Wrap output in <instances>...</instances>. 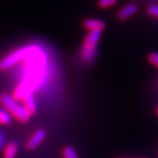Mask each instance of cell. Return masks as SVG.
Returning <instances> with one entry per match:
<instances>
[{"label": "cell", "instance_id": "6da1fadb", "mask_svg": "<svg viewBox=\"0 0 158 158\" xmlns=\"http://www.w3.org/2000/svg\"><path fill=\"white\" fill-rule=\"evenodd\" d=\"M0 104L10 116L15 118L20 123H27L31 119V115L27 112L22 103L15 100L10 94L5 93L0 94Z\"/></svg>", "mask_w": 158, "mask_h": 158}, {"label": "cell", "instance_id": "7a4b0ae2", "mask_svg": "<svg viewBox=\"0 0 158 158\" xmlns=\"http://www.w3.org/2000/svg\"><path fill=\"white\" fill-rule=\"evenodd\" d=\"M101 36V31H89L81 49V57L84 62L91 63L97 55V44Z\"/></svg>", "mask_w": 158, "mask_h": 158}, {"label": "cell", "instance_id": "3957f363", "mask_svg": "<svg viewBox=\"0 0 158 158\" xmlns=\"http://www.w3.org/2000/svg\"><path fill=\"white\" fill-rule=\"evenodd\" d=\"M32 48L33 46L20 48L5 56L2 60H0V72H5L10 69L14 65H16L21 61H24L28 57V55L31 52Z\"/></svg>", "mask_w": 158, "mask_h": 158}, {"label": "cell", "instance_id": "277c9868", "mask_svg": "<svg viewBox=\"0 0 158 158\" xmlns=\"http://www.w3.org/2000/svg\"><path fill=\"white\" fill-rule=\"evenodd\" d=\"M46 135H47V133L44 130L40 129V130L35 131L26 141V143H25L26 149L28 151H33L36 148H38V147L41 145V143L45 140V138H46Z\"/></svg>", "mask_w": 158, "mask_h": 158}, {"label": "cell", "instance_id": "5b68a950", "mask_svg": "<svg viewBox=\"0 0 158 158\" xmlns=\"http://www.w3.org/2000/svg\"><path fill=\"white\" fill-rule=\"evenodd\" d=\"M138 10V6L134 3H131L121 9L118 13V18L120 20H127L131 17Z\"/></svg>", "mask_w": 158, "mask_h": 158}, {"label": "cell", "instance_id": "8992f818", "mask_svg": "<svg viewBox=\"0 0 158 158\" xmlns=\"http://www.w3.org/2000/svg\"><path fill=\"white\" fill-rule=\"evenodd\" d=\"M84 27L89 31H102L106 25L102 20L99 19H87L84 21Z\"/></svg>", "mask_w": 158, "mask_h": 158}, {"label": "cell", "instance_id": "52a82bcc", "mask_svg": "<svg viewBox=\"0 0 158 158\" xmlns=\"http://www.w3.org/2000/svg\"><path fill=\"white\" fill-rule=\"evenodd\" d=\"M22 105L25 108V110H27L28 114L31 116L36 112V103L35 97H33V94H31L29 95H27L23 100H22Z\"/></svg>", "mask_w": 158, "mask_h": 158}, {"label": "cell", "instance_id": "ba28073f", "mask_svg": "<svg viewBox=\"0 0 158 158\" xmlns=\"http://www.w3.org/2000/svg\"><path fill=\"white\" fill-rule=\"evenodd\" d=\"M18 153V146L15 142H9L5 145L2 155L3 158H15Z\"/></svg>", "mask_w": 158, "mask_h": 158}, {"label": "cell", "instance_id": "9c48e42d", "mask_svg": "<svg viewBox=\"0 0 158 158\" xmlns=\"http://www.w3.org/2000/svg\"><path fill=\"white\" fill-rule=\"evenodd\" d=\"M10 123H12V116L4 109H0V125L7 126L10 125Z\"/></svg>", "mask_w": 158, "mask_h": 158}, {"label": "cell", "instance_id": "30bf717a", "mask_svg": "<svg viewBox=\"0 0 158 158\" xmlns=\"http://www.w3.org/2000/svg\"><path fill=\"white\" fill-rule=\"evenodd\" d=\"M62 156L63 158H78L75 150L72 147H65L62 151Z\"/></svg>", "mask_w": 158, "mask_h": 158}, {"label": "cell", "instance_id": "8fae6325", "mask_svg": "<svg viewBox=\"0 0 158 158\" xmlns=\"http://www.w3.org/2000/svg\"><path fill=\"white\" fill-rule=\"evenodd\" d=\"M118 0H98V6L102 9H107L112 5L116 4Z\"/></svg>", "mask_w": 158, "mask_h": 158}, {"label": "cell", "instance_id": "7c38bea8", "mask_svg": "<svg viewBox=\"0 0 158 158\" xmlns=\"http://www.w3.org/2000/svg\"><path fill=\"white\" fill-rule=\"evenodd\" d=\"M147 12H148L149 15L157 18L158 19V6L157 5H151L147 9Z\"/></svg>", "mask_w": 158, "mask_h": 158}, {"label": "cell", "instance_id": "4fadbf2b", "mask_svg": "<svg viewBox=\"0 0 158 158\" xmlns=\"http://www.w3.org/2000/svg\"><path fill=\"white\" fill-rule=\"evenodd\" d=\"M148 59H149V61L152 65H154L155 67L158 68V53L157 52H152V53H150L149 56H148Z\"/></svg>", "mask_w": 158, "mask_h": 158}, {"label": "cell", "instance_id": "5bb4252c", "mask_svg": "<svg viewBox=\"0 0 158 158\" xmlns=\"http://www.w3.org/2000/svg\"><path fill=\"white\" fill-rule=\"evenodd\" d=\"M1 144H2V138L0 136V147H1Z\"/></svg>", "mask_w": 158, "mask_h": 158}, {"label": "cell", "instance_id": "9a60e30c", "mask_svg": "<svg viewBox=\"0 0 158 158\" xmlns=\"http://www.w3.org/2000/svg\"><path fill=\"white\" fill-rule=\"evenodd\" d=\"M156 114H157V115H158V107H157V109H156Z\"/></svg>", "mask_w": 158, "mask_h": 158}, {"label": "cell", "instance_id": "2e32d148", "mask_svg": "<svg viewBox=\"0 0 158 158\" xmlns=\"http://www.w3.org/2000/svg\"><path fill=\"white\" fill-rule=\"evenodd\" d=\"M118 158H131V157H118Z\"/></svg>", "mask_w": 158, "mask_h": 158}, {"label": "cell", "instance_id": "e0dca14e", "mask_svg": "<svg viewBox=\"0 0 158 158\" xmlns=\"http://www.w3.org/2000/svg\"><path fill=\"white\" fill-rule=\"evenodd\" d=\"M139 158H146V157H139Z\"/></svg>", "mask_w": 158, "mask_h": 158}]
</instances>
